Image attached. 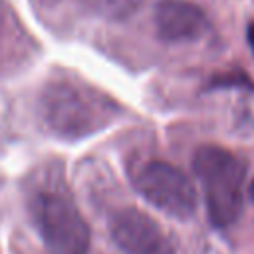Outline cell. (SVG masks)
Instances as JSON below:
<instances>
[{"label": "cell", "mask_w": 254, "mask_h": 254, "mask_svg": "<svg viewBox=\"0 0 254 254\" xmlns=\"http://www.w3.org/2000/svg\"><path fill=\"white\" fill-rule=\"evenodd\" d=\"M113 103L83 83L58 79L44 87L38 113L50 133L62 139H83L113 121Z\"/></svg>", "instance_id": "1"}, {"label": "cell", "mask_w": 254, "mask_h": 254, "mask_svg": "<svg viewBox=\"0 0 254 254\" xmlns=\"http://www.w3.org/2000/svg\"><path fill=\"white\" fill-rule=\"evenodd\" d=\"M34 228L52 254H87L91 234L85 218L62 183H42L28 192Z\"/></svg>", "instance_id": "2"}, {"label": "cell", "mask_w": 254, "mask_h": 254, "mask_svg": "<svg viewBox=\"0 0 254 254\" xmlns=\"http://www.w3.org/2000/svg\"><path fill=\"white\" fill-rule=\"evenodd\" d=\"M194 175L202 187L208 220L216 228L234 224L244 204L246 165L230 151L202 145L192 157Z\"/></svg>", "instance_id": "3"}, {"label": "cell", "mask_w": 254, "mask_h": 254, "mask_svg": "<svg viewBox=\"0 0 254 254\" xmlns=\"http://www.w3.org/2000/svg\"><path fill=\"white\" fill-rule=\"evenodd\" d=\"M137 192L157 210L177 220H189L196 210V190L190 179L171 163L149 161L135 177Z\"/></svg>", "instance_id": "4"}, {"label": "cell", "mask_w": 254, "mask_h": 254, "mask_svg": "<svg viewBox=\"0 0 254 254\" xmlns=\"http://www.w3.org/2000/svg\"><path fill=\"white\" fill-rule=\"evenodd\" d=\"M109 234L113 242L127 254H175L171 238L139 208H119L109 218Z\"/></svg>", "instance_id": "5"}, {"label": "cell", "mask_w": 254, "mask_h": 254, "mask_svg": "<svg viewBox=\"0 0 254 254\" xmlns=\"http://www.w3.org/2000/svg\"><path fill=\"white\" fill-rule=\"evenodd\" d=\"M157 34L165 42H194L208 30V18L196 4L189 0H161L153 16Z\"/></svg>", "instance_id": "6"}, {"label": "cell", "mask_w": 254, "mask_h": 254, "mask_svg": "<svg viewBox=\"0 0 254 254\" xmlns=\"http://www.w3.org/2000/svg\"><path fill=\"white\" fill-rule=\"evenodd\" d=\"M212 87H252V83L244 73H224L212 77Z\"/></svg>", "instance_id": "7"}, {"label": "cell", "mask_w": 254, "mask_h": 254, "mask_svg": "<svg viewBox=\"0 0 254 254\" xmlns=\"http://www.w3.org/2000/svg\"><path fill=\"white\" fill-rule=\"evenodd\" d=\"M246 40H248V46L252 48V54H254V22H250L246 26Z\"/></svg>", "instance_id": "8"}, {"label": "cell", "mask_w": 254, "mask_h": 254, "mask_svg": "<svg viewBox=\"0 0 254 254\" xmlns=\"http://www.w3.org/2000/svg\"><path fill=\"white\" fill-rule=\"evenodd\" d=\"M248 194H250V198L254 200V179H252V183H250V189H248Z\"/></svg>", "instance_id": "9"}]
</instances>
